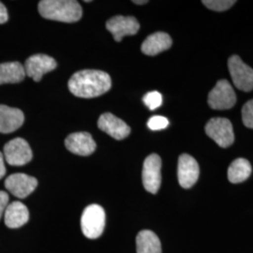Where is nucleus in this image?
Returning <instances> with one entry per match:
<instances>
[{
    "instance_id": "obj_1",
    "label": "nucleus",
    "mask_w": 253,
    "mask_h": 253,
    "mask_svg": "<svg viewBox=\"0 0 253 253\" xmlns=\"http://www.w3.org/2000/svg\"><path fill=\"white\" fill-rule=\"evenodd\" d=\"M112 85L108 73L97 70H83L74 73L69 81V89L79 98H96L110 90Z\"/></svg>"
},
{
    "instance_id": "obj_2",
    "label": "nucleus",
    "mask_w": 253,
    "mask_h": 253,
    "mask_svg": "<svg viewBox=\"0 0 253 253\" xmlns=\"http://www.w3.org/2000/svg\"><path fill=\"white\" fill-rule=\"evenodd\" d=\"M40 14L49 20L74 23L81 19L83 9L75 0H42L39 3Z\"/></svg>"
},
{
    "instance_id": "obj_3",
    "label": "nucleus",
    "mask_w": 253,
    "mask_h": 253,
    "mask_svg": "<svg viewBox=\"0 0 253 253\" xmlns=\"http://www.w3.org/2000/svg\"><path fill=\"white\" fill-rule=\"evenodd\" d=\"M105 227V212L99 205H90L84 208L81 217L82 232L89 239L102 235Z\"/></svg>"
},
{
    "instance_id": "obj_4",
    "label": "nucleus",
    "mask_w": 253,
    "mask_h": 253,
    "mask_svg": "<svg viewBox=\"0 0 253 253\" xmlns=\"http://www.w3.org/2000/svg\"><path fill=\"white\" fill-rule=\"evenodd\" d=\"M206 133L223 148L233 145L235 141L233 125L227 118H211L206 125Z\"/></svg>"
},
{
    "instance_id": "obj_5",
    "label": "nucleus",
    "mask_w": 253,
    "mask_h": 253,
    "mask_svg": "<svg viewBox=\"0 0 253 253\" xmlns=\"http://www.w3.org/2000/svg\"><path fill=\"white\" fill-rule=\"evenodd\" d=\"M236 103V95L229 82L219 80L208 94V105L214 110L233 108Z\"/></svg>"
},
{
    "instance_id": "obj_6",
    "label": "nucleus",
    "mask_w": 253,
    "mask_h": 253,
    "mask_svg": "<svg viewBox=\"0 0 253 253\" xmlns=\"http://www.w3.org/2000/svg\"><path fill=\"white\" fill-rule=\"evenodd\" d=\"M228 68L235 86L240 90L253 89V69L245 64L238 55H232L228 60Z\"/></svg>"
},
{
    "instance_id": "obj_7",
    "label": "nucleus",
    "mask_w": 253,
    "mask_h": 253,
    "mask_svg": "<svg viewBox=\"0 0 253 253\" xmlns=\"http://www.w3.org/2000/svg\"><path fill=\"white\" fill-rule=\"evenodd\" d=\"M142 177L145 190L156 194L162 184V159L159 155L151 154L145 159Z\"/></svg>"
},
{
    "instance_id": "obj_8",
    "label": "nucleus",
    "mask_w": 253,
    "mask_h": 253,
    "mask_svg": "<svg viewBox=\"0 0 253 253\" xmlns=\"http://www.w3.org/2000/svg\"><path fill=\"white\" fill-rule=\"evenodd\" d=\"M5 161L12 166H23L32 160L33 154L27 141L15 138L4 146Z\"/></svg>"
},
{
    "instance_id": "obj_9",
    "label": "nucleus",
    "mask_w": 253,
    "mask_h": 253,
    "mask_svg": "<svg viewBox=\"0 0 253 253\" xmlns=\"http://www.w3.org/2000/svg\"><path fill=\"white\" fill-rule=\"evenodd\" d=\"M57 64L53 57L46 54H34L26 60L24 65L26 75L35 82H40L45 73H50L56 68Z\"/></svg>"
},
{
    "instance_id": "obj_10",
    "label": "nucleus",
    "mask_w": 253,
    "mask_h": 253,
    "mask_svg": "<svg viewBox=\"0 0 253 253\" xmlns=\"http://www.w3.org/2000/svg\"><path fill=\"white\" fill-rule=\"evenodd\" d=\"M200 174L199 164L189 154H182L178 159L177 177L181 187L190 189L198 180Z\"/></svg>"
},
{
    "instance_id": "obj_11",
    "label": "nucleus",
    "mask_w": 253,
    "mask_h": 253,
    "mask_svg": "<svg viewBox=\"0 0 253 253\" xmlns=\"http://www.w3.org/2000/svg\"><path fill=\"white\" fill-rule=\"evenodd\" d=\"M106 28L112 33L115 41L119 42L124 37L135 35L140 29V24L132 16L118 15L107 21Z\"/></svg>"
},
{
    "instance_id": "obj_12",
    "label": "nucleus",
    "mask_w": 253,
    "mask_h": 253,
    "mask_svg": "<svg viewBox=\"0 0 253 253\" xmlns=\"http://www.w3.org/2000/svg\"><path fill=\"white\" fill-rule=\"evenodd\" d=\"M38 180L26 173H13L5 180V187L11 194L20 199L26 198L36 190Z\"/></svg>"
},
{
    "instance_id": "obj_13",
    "label": "nucleus",
    "mask_w": 253,
    "mask_h": 253,
    "mask_svg": "<svg viewBox=\"0 0 253 253\" xmlns=\"http://www.w3.org/2000/svg\"><path fill=\"white\" fill-rule=\"evenodd\" d=\"M65 145L69 151L79 156H89L96 150V143L88 132H74L68 136Z\"/></svg>"
},
{
    "instance_id": "obj_14",
    "label": "nucleus",
    "mask_w": 253,
    "mask_h": 253,
    "mask_svg": "<svg viewBox=\"0 0 253 253\" xmlns=\"http://www.w3.org/2000/svg\"><path fill=\"white\" fill-rule=\"evenodd\" d=\"M98 126L102 131L117 140H122L130 133V127L122 119L117 118L111 113H105L100 116Z\"/></svg>"
},
{
    "instance_id": "obj_15",
    "label": "nucleus",
    "mask_w": 253,
    "mask_h": 253,
    "mask_svg": "<svg viewBox=\"0 0 253 253\" xmlns=\"http://www.w3.org/2000/svg\"><path fill=\"white\" fill-rule=\"evenodd\" d=\"M25 121L24 113L17 108L0 105V133H10L18 129Z\"/></svg>"
},
{
    "instance_id": "obj_16",
    "label": "nucleus",
    "mask_w": 253,
    "mask_h": 253,
    "mask_svg": "<svg viewBox=\"0 0 253 253\" xmlns=\"http://www.w3.org/2000/svg\"><path fill=\"white\" fill-rule=\"evenodd\" d=\"M6 226L16 229L25 225L29 219V212L27 207L21 202H12L8 205L4 213Z\"/></svg>"
},
{
    "instance_id": "obj_17",
    "label": "nucleus",
    "mask_w": 253,
    "mask_h": 253,
    "mask_svg": "<svg viewBox=\"0 0 253 253\" xmlns=\"http://www.w3.org/2000/svg\"><path fill=\"white\" fill-rule=\"evenodd\" d=\"M172 43V39L167 33L156 32L145 39L141 50L146 55L152 56L168 50Z\"/></svg>"
},
{
    "instance_id": "obj_18",
    "label": "nucleus",
    "mask_w": 253,
    "mask_h": 253,
    "mask_svg": "<svg viewBox=\"0 0 253 253\" xmlns=\"http://www.w3.org/2000/svg\"><path fill=\"white\" fill-rule=\"evenodd\" d=\"M137 253H162V244L152 231H141L136 237Z\"/></svg>"
},
{
    "instance_id": "obj_19",
    "label": "nucleus",
    "mask_w": 253,
    "mask_h": 253,
    "mask_svg": "<svg viewBox=\"0 0 253 253\" xmlns=\"http://www.w3.org/2000/svg\"><path fill=\"white\" fill-rule=\"evenodd\" d=\"M26 77L24 65L20 62L0 64V84H16Z\"/></svg>"
},
{
    "instance_id": "obj_20",
    "label": "nucleus",
    "mask_w": 253,
    "mask_h": 253,
    "mask_svg": "<svg viewBox=\"0 0 253 253\" xmlns=\"http://www.w3.org/2000/svg\"><path fill=\"white\" fill-rule=\"evenodd\" d=\"M252 165L246 159H236L228 169V179L233 184L247 180L252 173Z\"/></svg>"
},
{
    "instance_id": "obj_21",
    "label": "nucleus",
    "mask_w": 253,
    "mask_h": 253,
    "mask_svg": "<svg viewBox=\"0 0 253 253\" xmlns=\"http://www.w3.org/2000/svg\"><path fill=\"white\" fill-rule=\"evenodd\" d=\"M202 3L208 9L215 11H224L233 7L236 3L235 0H203Z\"/></svg>"
},
{
    "instance_id": "obj_22",
    "label": "nucleus",
    "mask_w": 253,
    "mask_h": 253,
    "mask_svg": "<svg viewBox=\"0 0 253 253\" xmlns=\"http://www.w3.org/2000/svg\"><path fill=\"white\" fill-rule=\"evenodd\" d=\"M143 101L145 104V106L149 110L153 111L156 109L159 108L162 106L163 104V96L160 92L158 91H152V92H148L147 94H145Z\"/></svg>"
},
{
    "instance_id": "obj_23",
    "label": "nucleus",
    "mask_w": 253,
    "mask_h": 253,
    "mask_svg": "<svg viewBox=\"0 0 253 253\" xmlns=\"http://www.w3.org/2000/svg\"><path fill=\"white\" fill-rule=\"evenodd\" d=\"M169 125V120L162 116H154L147 121V126L151 130H161L166 128Z\"/></svg>"
},
{
    "instance_id": "obj_24",
    "label": "nucleus",
    "mask_w": 253,
    "mask_h": 253,
    "mask_svg": "<svg viewBox=\"0 0 253 253\" xmlns=\"http://www.w3.org/2000/svg\"><path fill=\"white\" fill-rule=\"evenodd\" d=\"M242 120L245 126L253 128V100H249L243 106Z\"/></svg>"
},
{
    "instance_id": "obj_25",
    "label": "nucleus",
    "mask_w": 253,
    "mask_h": 253,
    "mask_svg": "<svg viewBox=\"0 0 253 253\" xmlns=\"http://www.w3.org/2000/svg\"><path fill=\"white\" fill-rule=\"evenodd\" d=\"M9 205V195L5 191L0 190V218L5 213V210Z\"/></svg>"
},
{
    "instance_id": "obj_26",
    "label": "nucleus",
    "mask_w": 253,
    "mask_h": 253,
    "mask_svg": "<svg viewBox=\"0 0 253 253\" xmlns=\"http://www.w3.org/2000/svg\"><path fill=\"white\" fill-rule=\"evenodd\" d=\"M8 18H9V15H8L7 9L4 6V4L0 2V25L6 23L8 21Z\"/></svg>"
},
{
    "instance_id": "obj_27",
    "label": "nucleus",
    "mask_w": 253,
    "mask_h": 253,
    "mask_svg": "<svg viewBox=\"0 0 253 253\" xmlns=\"http://www.w3.org/2000/svg\"><path fill=\"white\" fill-rule=\"evenodd\" d=\"M6 173V167L4 163V156L0 152V179L5 175Z\"/></svg>"
},
{
    "instance_id": "obj_28",
    "label": "nucleus",
    "mask_w": 253,
    "mask_h": 253,
    "mask_svg": "<svg viewBox=\"0 0 253 253\" xmlns=\"http://www.w3.org/2000/svg\"><path fill=\"white\" fill-rule=\"evenodd\" d=\"M147 2H148L147 0H143V1H137V0H134V1H133V3L138 4V5H143V4H146Z\"/></svg>"
}]
</instances>
